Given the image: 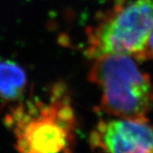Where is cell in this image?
<instances>
[{
	"label": "cell",
	"mask_w": 153,
	"mask_h": 153,
	"mask_svg": "<svg viewBox=\"0 0 153 153\" xmlns=\"http://www.w3.org/2000/svg\"><path fill=\"white\" fill-rule=\"evenodd\" d=\"M94 60L89 76L100 91L103 111L120 118H147L153 107L149 76L130 55L113 54Z\"/></svg>",
	"instance_id": "cell-2"
},
{
	"label": "cell",
	"mask_w": 153,
	"mask_h": 153,
	"mask_svg": "<svg viewBox=\"0 0 153 153\" xmlns=\"http://www.w3.org/2000/svg\"><path fill=\"white\" fill-rule=\"evenodd\" d=\"M148 60H153V30L148 41L143 57V61Z\"/></svg>",
	"instance_id": "cell-6"
},
{
	"label": "cell",
	"mask_w": 153,
	"mask_h": 153,
	"mask_svg": "<svg viewBox=\"0 0 153 153\" xmlns=\"http://www.w3.org/2000/svg\"><path fill=\"white\" fill-rule=\"evenodd\" d=\"M90 144L103 153H153V126L147 118L100 120Z\"/></svg>",
	"instance_id": "cell-4"
},
{
	"label": "cell",
	"mask_w": 153,
	"mask_h": 153,
	"mask_svg": "<svg viewBox=\"0 0 153 153\" xmlns=\"http://www.w3.org/2000/svg\"><path fill=\"white\" fill-rule=\"evenodd\" d=\"M5 123L15 136L17 153H63L69 150L76 128V114L63 83L48 98L30 100L12 107Z\"/></svg>",
	"instance_id": "cell-1"
},
{
	"label": "cell",
	"mask_w": 153,
	"mask_h": 153,
	"mask_svg": "<svg viewBox=\"0 0 153 153\" xmlns=\"http://www.w3.org/2000/svg\"><path fill=\"white\" fill-rule=\"evenodd\" d=\"M27 84V74L19 64L13 61L0 62V99L5 102L19 100Z\"/></svg>",
	"instance_id": "cell-5"
},
{
	"label": "cell",
	"mask_w": 153,
	"mask_h": 153,
	"mask_svg": "<svg viewBox=\"0 0 153 153\" xmlns=\"http://www.w3.org/2000/svg\"><path fill=\"white\" fill-rule=\"evenodd\" d=\"M153 30V0H120L88 31L86 55L93 59L126 54L143 61Z\"/></svg>",
	"instance_id": "cell-3"
}]
</instances>
